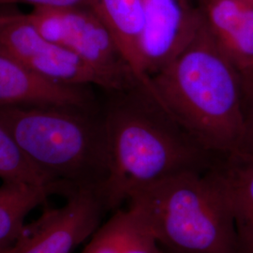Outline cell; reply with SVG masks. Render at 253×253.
I'll return each instance as SVG.
<instances>
[{"label":"cell","mask_w":253,"mask_h":253,"mask_svg":"<svg viewBox=\"0 0 253 253\" xmlns=\"http://www.w3.org/2000/svg\"><path fill=\"white\" fill-rule=\"evenodd\" d=\"M105 92L110 172L101 195L108 212L137 189L183 172H208L221 158L190 137L140 84Z\"/></svg>","instance_id":"1"},{"label":"cell","mask_w":253,"mask_h":253,"mask_svg":"<svg viewBox=\"0 0 253 253\" xmlns=\"http://www.w3.org/2000/svg\"><path fill=\"white\" fill-rule=\"evenodd\" d=\"M157 100L199 145L218 157L233 153L243 135L241 78L208 28L172 63L151 77Z\"/></svg>","instance_id":"2"},{"label":"cell","mask_w":253,"mask_h":253,"mask_svg":"<svg viewBox=\"0 0 253 253\" xmlns=\"http://www.w3.org/2000/svg\"><path fill=\"white\" fill-rule=\"evenodd\" d=\"M5 126L53 195L101 191L110 172L108 138L101 107H0Z\"/></svg>","instance_id":"3"},{"label":"cell","mask_w":253,"mask_h":253,"mask_svg":"<svg viewBox=\"0 0 253 253\" xmlns=\"http://www.w3.org/2000/svg\"><path fill=\"white\" fill-rule=\"evenodd\" d=\"M126 204L169 253H239L234 215L213 169L142 187Z\"/></svg>","instance_id":"4"},{"label":"cell","mask_w":253,"mask_h":253,"mask_svg":"<svg viewBox=\"0 0 253 253\" xmlns=\"http://www.w3.org/2000/svg\"><path fill=\"white\" fill-rule=\"evenodd\" d=\"M26 17L47 40L77 54L107 79L112 91L139 84L107 28L90 8H35Z\"/></svg>","instance_id":"5"},{"label":"cell","mask_w":253,"mask_h":253,"mask_svg":"<svg viewBox=\"0 0 253 253\" xmlns=\"http://www.w3.org/2000/svg\"><path fill=\"white\" fill-rule=\"evenodd\" d=\"M60 208H45L27 224L9 253H72L91 237L108 213L100 190L81 189L65 197Z\"/></svg>","instance_id":"6"},{"label":"cell","mask_w":253,"mask_h":253,"mask_svg":"<svg viewBox=\"0 0 253 253\" xmlns=\"http://www.w3.org/2000/svg\"><path fill=\"white\" fill-rule=\"evenodd\" d=\"M0 52L50 81L112 91L110 83L77 54L42 36L23 13L0 24Z\"/></svg>","instance_id":"7"},{"label":"cell","mask_w":253,"mask_h":253,"mask_svg":"<svg viewBox=\"0 0 253 253\" xmlns=\"http://www.w3.org/2000/svg\"><path fill=\"white\" fill-rule=\"evenodd\" d=\"M141 54L148 78L163 71L190 45L205 22L188 0H145Z\"/></svg>","instance_id":"8"},{"label":"cell","mask_w":253,"mask_h":253,"mask_svg":"<svg viewBox=\"0 0 253 253\" xmlns=\"http://www.w3.org/2000/svg\"><path fill=\"white\" fill-rule=\"evenodd\" d=\"M91 87L50 81L14 57L0 52V107L97 108L100 105Z\"/></svg>","instance_id":"9"},{"label":"cell","mask_w":253,"mask_h":253,"mask_svg":"<svg viewBox=\"0 0 253 253\" xmlns=\"http://www.w3.org/2000/svg\"><path fill=\"white\" fill-rule=\"evenodd\" d=\"M207 25L239 74L246 100L253 92V0H203Z\"/></svg>","instance_id":"10"},{"label":"cell","mask_w":253,"mask_h":253,"mask_svg":"<svg viewBox=\"0 0 253 253\" xmlns=\"http://www.w3.org/2000/svg\"><path fill=\"white\" fill-rule=\"evenodd\" d=\"M88 8L107 28L136 81L155 97L151 80L144 70L141 54L145 0H90Z\"/></svg>","instance_id":"11"},{"label":"cell","mask_w":253,"mask_h":253,"mask_svg":"<svg viewBox=\"0 0 253 253\" xmlns=\"http://www.w3.org/2000/svg\"><path fill=\"white\" fill-rule=\"evenodd\" d=\"M212 169L234 215L238 253H253V155L229 154Z\"/></svg>","instance_id":"12"},{"label":"cell","mask_w":253,"mask_h":253,"mask_svg":"<svg viewBox=\"0 0 253 253\" xmlns=\"http://www.w3.org/2000/svg\"><path fill=\"white\" fill-rule=\"evenodd\" d=\"M81 253H166L132 208H118L91 235Z\"/></svg>","instance_id":"13"},{"label":"cell","mask_w":253,"mask_h":253,"mask_svg":"<svg viewBox=\"0 0 253 253\" xmlns=\"http://www.w3.org/2000/svg\"><path fill=\"white\" fill-rule=\"evenodd\" d=\"M50 191L22 182H2L0 186V246L9 247L22 235L26 217L35 208L46 205Z\"/></svg>","instance_id":"14"},{"label":"cell","mask_w":253,"mask_h":253,"mask_svg":"<svg viewBox=\"0 0 253 253\" xmlns=\"http://www.w3.org/2000/svg\"><path fill=\"white\" fill-rule=\"evenodd\" d=\"M0 179L2 182H22L45 188L53 195L44 176L27 157L0 123Z\"/></svg>","instance_id":"15"},{"label":"cell","mask_w":253,"mask_h":253,"mask_svg":"<svg viewBox=\"0 0 253 253\" xmlns=\"http://www.w3.org/2000/svg\"><path fill=\"white\" fill-rule=\"evenodd\" d=\"M233 153L253 155V92L246 100L244 131L239 145Z\"/></svg>","instance_id":"16"},{"label":"cell","mask_w":253,"mask_h":253,"mask_svg":"<svg viewBox=\"0 0 253 253\" xmlns=\"http://www.w3.org/2000/svg\"><path fill=\"white\" fill-rule=\"evenodd\" d=\"M90 0H0V6L24 4L35 8L88 7Z\"/></svg>","instance_id":"17"},{"label":"cell","mask_w":253,"mask_h":253,"mask_svg":"<svg viewBox=\"0 0 253 253\" xmlns=\"http://www.w3.org/2000/svg\"><path fill=\"white\" fill-rule=\"evenodd\" d=\"M9 247H3V246H0V253H9Z\"/></svg>","instance_id":"18"},{"label":"cell","mask_w":253,"mask_h":253,"mask_svg":"<svg viewBox=\"0 0 253 253\" xmlns=\"http://www.w3.org/2000/svg\"><path fill=\"white\" fill-rule=\"evenodd\" d=\"M9 14H1L0 15V24H2V23H4L7 19L9 18Z\"/></svg>","instance_id":"19"},{"label":"cell","mask_w":253,"mask_h":253,"mask_svg":"<svg viewBox=\"0 0 253 253\" xmlns=\"http://www.w3.org/2000/svg\"><path fill=\"white\" fill-rule=\"evenodd\" d=\"M166 253H169V252H167V251H166Z\"/></svg>","instance_id":"20"}]
</instances>
